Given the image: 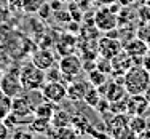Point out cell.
Wrapping results in <instances>:
<instances>
[{
	"mask_svg": "<svg viewBox=\"0 0 150 139\" xmlns=\"http://www.w3.org/2000/svg\"><path fill=\"white\" fill-rule=\"evenodd\" d=\"M123 85L128 94H144L150 87V72L141 64H133L123 75Z\"/></svg>",
	"mask_w": 150,
	"mask_h": 139,
	"instance_id": "6da1fadb",
	"label": "cell"
},
{
	"mask_svg": "<svg viewBox=\"0 0 150 139\" xmlns=\"http://www.w3.org/2000/svg\"><path fill=\"white\" fill-rule=\"evenodd\" d=\"M19 78H21V83H23V88L27 91H37L42 90L43 83L46 82L45 77V70L38 69L35 64H26L19 69Z\"/></svg>",
	"mask_w": 150,
	"mask_h": 139,
	"instance_id": "7a4b0ae2",
	"label": "cell"
},
{
	"mask_svg": "<svg viewBox=\"0 0 150 139\" xmlns=\"http://www.w3.org/2000/svg\"><path fill=\"white\" fill-rule=\"evenodd\" d=\"M94 26L99 32H110L120 26V19L110 6H101L94 13Z\"/></svg>",
	"mask_w": 150,
	"mask_h": 139,
	"instance_id": "3957f363",
	"label": "cell"
},
{
	"mask_svg": "<svg viewBox=\"0 0 150 139\" xmlns=\"http://www.w3.org/2000/svg\"><path fill=\"white\" fill-rule=\"evenodd\" d=\"M11 113L16 117L18 123H26L35 117L34 113V104L30 102L29 98H26V96H16V98H13V104H11Z\"/></svg>",
	"mask_w": 150,
	"mask_h": 139,
	"instance_id": "277c9868",
	"label": "cell"
},
{
	"mask_svg": "<svg viewBox=\"0 0 150 139\" xmlns=\"http://www.w3.org/2000/svg\"><path fill=\"white\" fill-rule=\"evenodd\" d=\"M58 66H59L61 72H62L64 78H66L67 82H70L72 78H75L81 70H83V59H81L80 56L70 53V55L61 56Z\"/></svg>",
	"mask_w": 150,
	"mask_h": 139,
	"instance_id": "5b68a950",
	"label": "cell"
},
{
	"mask_svg": "<svg viewBox=\"0 0 150 139\" xmlns=\"http://www.w3.org/2000/svg\"><path fill=\"white\" fill-rule=\"evenodd\" d=\"M42 94L46 101L59 104L67 98V83L64 82H45L42 87Z\"/></svg>",
	"mask_w": 150,
	"mask_h": 139,
	"instance_id": "8992f818",
	"label": "cell"
},
{
	"mask_svg": "<svg viewBox=\"0 0 150 139\" xmlns=\"http://www.w3.org/2000/svg\"><path fill=\"white\" fill-rule=\"evenodd\" d=\"M0 90L5 94H8L10 98L19 96L24 90L23 83H21V78H19V72L13 74L10 70V72H5L3 75H0Z\"/></svg>",
	"mask_w": 150,
	"mask_h": 139,
	"instance_id": "52a82bcc",
	"label": "cell"
},
{
	"mask_svg": "<svg viewBox=\"0 0 150 139\" xmlns=\"http://www.w3.org/2000/svg\"><path fill=\"white\" fill-rule=\"evenodd\" d=\"M123 50L128 53L131 59H133V64H141L142 62V58L149 53V45L145 43L144 40H141L139 37L134 38H129L128 43H123Z\"/></svg>",
	"mask_w": 150,
	"mask_h": 139,
	"instance_id": "ba28073f",
	"label": "cell"
},
{
	"mask_svg": "<svg viewBox=\"0 0 150 139\" xmlns=\"http://www.w3.org/2000/svg\"><path fill=\"white\" fill-rule=\"evenodd\" d=\"M120 51H123V43L117 37H101L98 40V55L104 58H115Z\"/></svg>",
	"mask_w": 150,
	"mask_h": 139,
	"instance_id": "9c48e42d",
	"label": "cell"
},
{
	"mask_svg": "<svg viewBox=\"0 0 150 139\" xmlns=\"http://www.w3.org/2000/svg\"><path fill=\"white\" fill-rule=\"evenodd\" d=\"M101 91V94L104 96L109 102L113 101H120V99H125L128 96V91L125 88V85H121L120 82H109L107 80L102 87L98 88Z\"/></svg>",
	"mask_w": 150,
	"mask_h": 139,
	"instance_id": "30bf717a",
	"label": "cell"
},
{
	"mask_svg": "<svg viewBox=\"0 0 150 139\" xmlns=\"http://www.w3.org/2000/svg\"><path fill=\"white\" fill-rule=\"evenodd\" d=\"M150 109V102L145 94H129L126 98V113L129 115H142Z\"/></svg>",
	"mask_w": 150,
	"mask_h": 139,
	"instance_id": "8fae6325",
	"label": "cell"
},
{
	"mask_svg": "<svg viewBox=\"0 0 150 139\" xmlns=\"http://www.w3.org/2000/svg\"><path fill=\"white\" fill-rule=\"evenodd\" d=\"M90 87L91 83L88 80H80V78L75 77L67 83V98L70 101H83Z\"/></svg>",
	"mask_w": 150,
	"mask_h": 139,
	"instance_id": "7c38bea8",
	"label": "cell"
},
{
	"mask_svg": "<svg viewBox=\"0 0 150 139\" xmlns=\"http://www.w3.org/2000/svg\"><path fill=\"white\" fill-rule=\"evenodd\" d=\"M30 62L35 64L38 69L42 70H48L50 67L54 66V55H53L50 50L46 48H38L32 53V58H30Z\"/></svg>",
	"mask_w": 150,
	"mask_h": 139,
	"instance_id": "4fadbf2b",
	"label": "cell"
},
{
	"mask_svg": "<svg viewBox=\"0 0 150 139\" xmlns=\"http://www.w3.org/2000/svg\"><path fill=\"white\" fill-rule=\"evenodd\" d=\"M131 62H133V59L128 56V53L125 51V50L120 51L115 58H112V67H113L112 75L113 77H123L125 74H126V70L133 66Z\"/></svg>",
	"mask_w": 150,
	"mask_h": 139,
	"instance_id": "5bb4252c",
	"label": "cell"
},
{
	"mask_svg": "<svg viewBox=\"0 0 150 139\" xmlns=\"http://www.w3.org/2000/svg\"><path fill=\"white\" fill-rule=\"evenodd\" d=\"M56 48H58V53L61 56L70 55V53H74L77 50V40H75V37H72V35H66V37L62 35L59 38V42L56 43Z\"/></svg>",
	"mask_w": 150,
	"mask_h": 139,
	"instance_id": "9a60e30c",
	"label": "cell"
},
{
	"mask_svg": "<svg viewBox=\"0 0 150 139\" xmlns=\"http://www.w3.org/2000/svg\"><path fill=\"white\" fill-rule=\"evenodd\" d=\"M70 126L75 130L77 134H88L90 133V128H91V123L83 113H75V115H72Z\"/></svg>",
	"mask_w": 150,
	"mask_h": 139,
	"instance_id": "2e32d148",
	"label": "cell"
},
{
	"mask_svg": "<svg viewBox=\"0 0 150 139\" xmlns=\"http://www.w3.org/2000/svg\"><path fill=\"white\" fill-rule=\"evenodd\" d=\"M29 130L34 134H48L51 130V120L50 118H42V117H34L29 123Z\"/></svg>",
	"mask_w": 150,
	"mask_h": 139,
	"instance_id": "e0dca14e",
	"label": "cell"
},
{
	"mask_svg": "<svg viewBox=\"0 0 150 139\" xmlns=\"http://www.w3.org/2000/svg\"><path fill=\"white\" fill-rule=\"evenodd\" d=\"M128 126H129L131 131H133L134 136H139V134L144 133V131L149 128V123L142 115H131L129 118H128Z\"/></svg>",
	"mask_w": 150,
	"mask_h": 139,
	"instance_id": "ac0fdd59",
	"label": "cell"
},
{
	"mask_svg": "<svg viewBox=\"0 0 150 139\" xmlns=\"http://www.w3.org/2000/svg\"><path fill=\"white\" fill-rule=\"evenodd\" d=\"M72 115L66 110H54L51 117V126L53 128H62V126H70Z\"/></svg>",
	"mask_w": 150,
	"mask_h": 139,
	"instance_id": "d6986e66",
	"label": "cell"
},
{
	"mask_svg": "<svg viewBox=\"0 0 150 139\" xmlns=\"http://www.w3.org/2000/svg\"><path fill=\"white\" fill-rule=\"evenodd\" d=\"M54 110H56L54 104L50 102V101H46V99H43L42 102H38V104L35 106L34 113H35V117H42V118H50V120H51Z\"/></svg>",
	"mask_w": 150,
	"mask_h": 139,
	"instance_id": "ffe728a7",
	"label": "cell"
},
{
	"mask_svg": "<svg viewBox=\"0 0 150 139\" xmlns=\"http://www.w3.org/2000/svg\"><path fill=\"white\" fill-rule=\"evenodd\" d=\"M11 104H13V98H10L8 94H5L0 90V120H5L11 113Z\"/></svg>",
	"mask_w": 150,
	"mask_h": 139,
	"instance_id": "44dd1931",
	"label": "cell"
},
{
	"mask_svg": "<svg viewBox=\"0 0 150 139\" xmlns=\"http://www.w3.org/2000/svg\"><path fill=\"white\" fill-rule=\"evenodd\" d=\"M86 75H88V82H90L93 87H96V88L102 87V85L107 82V74H104L102 70H99L98 67L90 70V72H86Z\"/></svg>",
	"mask_w": 150,
	"mask_h": 139,
	"instance_id": "7402d4cb",
	"label": "cell"
},
{
	"mask_svg": "<svg viewBox=\"0 0 150 139\" xmlns=\"http://www.w3.org/2000/svg\"><path fill=\"white\" fill-rule=\"evenodd\" d=\"M102 98H104V96L101 94V91H99L96 87H93V85H91V87H90V90L86 91V94H85V99H83V101L86 102V104L90 106V107L94 109L96 106L99 104V101H101Z\"/></svg>",
	"mask_w": 150,
	"mask_h": 139,
	"instance_id": "603a6c76",
	"label": "cell"
},
{
	"mask_svg": "<svg viewBox=\"0 0 150 139\" xmlns=\"http://www.w3.org/2000/svg\"><path fill=\"white\" fill-rule=\"evenodd\" d=\"M46 2H50V0H23V10L26 13H29V15H34Z\"/></svg>",
	"mask_w": 150,
	"mask_h": 139,
	"instance_id": "cb8c5ba5",
	"label": "cell"
},
{
	"mask_svg": "<svg viewBox=\"0 0 150 139\" xmlns=\"http://www.w3.org/2000/svg\"><path fill=\"white\" fill-rule=\"evenodd\" d=\"M45 77H46V82H62L64 80V75L61 72L59 66H53L50 67L48 70H45Z\"/></svg>",
	"mask_w": 150,
	"mask_h": 139,
	"instance_id": "d4e9b609",
	"label": "cell"
},
{
	"mask_svg": "<svg viewBox=\"0 0 150 139\" xmlns=\"http://www.w3.org/2000/svg\"><path fill=\"white\" fill-rule=\"evenodd\" d=\"M96 67H98L99 70H102L104 74H107V75H112V59L109 58H104V56H99L98 59H96Z\"/></svg>",
	"mask_w": 150,
	"mask_h": 139,
	"instance_id": "484cf974",
	"label": "cell"
},
{
	"mask_svg": "<svg viewBox=\"0 0 150 139\" xmlns=\"http://www.w3.org/2000/svg\"><path fill=\"white\" fill-rule=\"evenodd\" d=\"M136 37H139L145 43H149L150 42V24H144V26L139 27L137 32H136Z\"/></svg>",
	"mask_w": 150,
	"mask_h": 139,
	"instance_id": "4316f807",
	"label": "cell"
},
{
	"mask_svg": "<svg viewBox=\"0 0 150 139\" xmlns=\"http://www.w3.org/2000/svg\"><path fill=\"white\" fill-rule=\"evenodd\" d=\"M51 11H53V8H51V5H50V2H46L43 3V5L38 8V11H37V15L42 18L43 21H46L50 16H51Z\"/></svg>",
	"mask_w": 150,
	"mask_h": 139,
	"instance_id": "83f0119b",
	"label": "cell"
},
{
	"mask_svg": "<svg viewBox=\"0 0 150 139\" xmlns=\"http://www.w3.org/2000/svg\"><path fill=\"white\" fill-rule=\"evenodd\" d=\"M10 136V128L3 120H0V139H6Z\"/></svg>",
	"mask_w": 150,
	"mask_h": 139,
	"instance_id": "f1b7e54d",
	"label": "cell"
},
{
	"mask_svg": "<svg viewBox=\"0 0 150 139\" xmlns=\"http://www.w3.org/2000/svg\"><path fill=\"white\" fill-rule=\"evenodd\" d=\"M34 136V133L32 131H16V133H13V138L18 139V138H32Z\"/></svg>",
	"mask_w": 150,
	"mask_h": 139,
	"instance_id": "f546056e",
	"label": "cell"
},
{
	"mask_svg": "<svg viewBox=\"0 0 150 139\" xmlns=\"http://www.w3.org/2000/svg\"><path fill=\"white\" fill-rule=\"evenodd\" d=\"M141 66H142V67H145V69H147L149 72H150V53H147V55H145L144 58H142Z\"/></svg>",
	"mask_w": 150,
	"mask_h": 139,
	"instance_id": "4dcf8cb0",
	"label": "cell"
},
{
	"mask_svg": "<svg viewBox=\"0 0 150 139\" xmlns=\"http://www.w3.org/2000/svg\"><path fill=\"white\" fill-rule=\"evenodd\" d=\"M117 2H118V0H98V3H99V5H102V6H110V5H115Z\"/></svg>",
	"mask_w": 150,
	"mask_h": 139,
	"instance_id": "1f68e13d",
	"label": "cell"
},
{
	"mask_svg": "<svg viewBox=\"0 0 150 139\" xmlns=\"http://www.w3.org/2000/svg\"><path fill=\"white\" fill-rule=\"evenodd\" d=\"M144 94H145V98H147V99H149V102H150V87L147 88V91H145Z\"/></svg>",
	"mask_w": 150,
	"mask_h": 139,
	"instance_id": "d6a6232c",
	"label": "cell"
},
{
	"mask_svg": "<svg viewBox=\"0 0 150 139\" xmlns=\"http://www.w3.org/2000/svg\"><path fill=\"white\" fill-rule=\"evenodd\" d=\"M61 2H62V3H64V2H69V0H61Z\"/></svg>",
	"mask_w": 150,
	"mask_h": 139,
	"instance_id": "836d02e7",
	"label": "cell"
}]
</instances>
